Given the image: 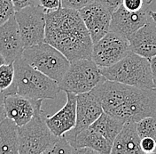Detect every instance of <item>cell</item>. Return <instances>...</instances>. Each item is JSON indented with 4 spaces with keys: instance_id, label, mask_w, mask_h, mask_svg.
<instances>
[{
    "instance_id": "6da1fadb",
    "label": "cell",
    "mask_w": 156,
    "mask_h": 154,
    "mask_svg": "<svg viewBox=\"0 0 156 154\" xmlns=\"http://www.w3.org/2000/svg\"><path fill=\"white\" fill-rule=\"evenodd\" d=\"M101 102L104 111L124 122H138L156 117V89L136 87L106 79L91 91Z\"/></svg>"
},
{
    "instance_id": "7a4b0ae2",
    "label": "cell",
    "mask_w": 156,
    "mask_h": 154,
    "mask_svg": "<svg viewBox=\"0 0 156 154\" xmlns=\"http://www.w3.org/2000/svg\"><path fill=\"white\" fill-rule=\"evenodd\" d=\"M44 42L60 51L69 62L91 59L93 42L78 10L61 7L45 13Z\"/></svg>"
},
{
    "instance_id": "3957f363",
    "label": "cell",
    "mask_w": 156,
    "mask_h": 154,
    "mask_svg": "<svg viewBox=\"0 0 156 154\" xmlns=\"http://www.w3.org/2000/svg\"><path fill=\"white\" fill-rule=\"evenodd\" d=\"M15 76L12 86L3 93L20 95L33 100H53L61 91L57 81L30 66L22 57L13 62Z\"/></svg>"
},
{
    "instance_id": "277c9868",
    "label": "cell",
    "mask_w": 156,
    "mask_h": 154,
    "mask_svg": "<svg viewBox=\"0 0 156 154\" xmlns=\"http://www.w3.org/2000/svg\"><path fill=\"white\" fill-rule=\"evenodd\" d=\"M107 80L136 87L154 88L150 61L130 52L127 56L109 67H99Z\"/></svg>"
},
{
    "instance_id": "5b68a950",
    "label": "cell",
    "mask_w": 156,
    "mask_h": 154,
    "mask_svg": "<svg viewBox=\"0 0 156 154\" xmlns=\"http://www.w3.org/2000/svg\"><path fill=\"white\" fill-rule=\"evenodd\" d=\"M22 58L30 66L59 83L70 62L60 51L46 42L24 49Z\"/></svg>"
},
{
    "instance_id": "8992f818",
    "label": "cell",
    "mask_w": 156,
    "mask_h": 154,
    "mask_svg": "<svg viewBox=\"0 0 156 154\" xmlns=\"http://www.w3.org/2000/svg\"><path fill=\"white\" fill-rule=\"evenodd\" d=\"M99 67L92 59H79L70 62L65 76L58 83L61 91L75 94L90 92L98 84L105 81Z\"/></svg>"
},
{
    "instance_id": "52a82bcc",
    "label": "cell",
    "mask_w": 156,
    "mask_h": 154,
    "mask_svg": "<svg viewBox=\"0 0 156 154\" xmlns=\"http://www.w3.org/2000/svg\"><path fill=\"white\" fill-rule=\"evenodd\" d=\"M43 109L38 110L32 119L18 128L19 154L44 153L56 135L50 130Z\"/></svg>"
},
{
    "instance_id": "ba28073f",
    "label": "cell",
    "mask_w": 156,
    "mask_h": 154,
    "mask_svg": "<svg viewBox=\"0 0 156 154\" xmlns=\"http://www.w3.org/2000/svg\"><path fill=\"white\" fill-rule=\"evenodd\" d=\"M14 16L25 48L44 42L46 19L45 11L41 6H31L16 11Z\"/></svg>"
},
{
    "instance_id": "9c48e42d",
    "label": "cell",
    "mask_w": 156,
    "mask_h": 154,
    "mask_svg": "<svg viewBox=\"0 0 156 154\" xmlns=\"http://www.w3.org/2000/svg\"><path fill=\"white\" fill-rule=\"evenodd\" d=\"M130 52L129 39L110 30L93 44L91 59L98 67H109L123 59Z\"/></svg>"
},
{
    "instance_id": "30bf717a",
    "label": "cell",
    "mask_w": 156,
    "mask_h": 154,
    "mask_svg": "<svg viewBox=\"0 0 156 154\" xmlns=\"http://www.w3.org/2000/svg\"><path fill=\"white\" fill-rule=\"evenodd\" d=\"M78 11L93 44L102 39L111 30L113 13L100 3L92 0Z\"/></svg>"
},
{
    "instance_id": "8fae6325",
    "label": "cell",
    "mask_w": 156,
    "mask_h": 154,
    "mask_svg": "<svg viewBox=\"0 0 156 154\" xmlns=\"http://www.w3.org/2000/svg\"><path fill=\"white\" fill-rule=\"evenodd\" d=\"M150 18L146 6L136 12L127 10L122 4L112 13L111 30L129 39Z\"/></svg>"
},
{
    "instance_id": "7c38bea8",
    "label": "cell",
    "mask_w": 156,
    "mask_h": 154,
    "mask_svg": "<svg viewBox=\"0 0 156 154\" xmlns=\"http://www.w3.org/2000/svg\"><path fill=\"white\" fill-rule=\"evenodd\" d=\"M104 112L101 102L91 92L77 95L76 123L73 129L65 134L66 137L74 136L93 124Z\"/></svg>"
},
{
    "instance_id": "4fadbf2b",
    "label": "cell",
    "mask_w": 156,
    "mask_h": 154,
    "mask_svg": "<svg viewBox=\"0 0 156 154\" xmlns=\"http://www.w3.org/2000/svg\"><path fill=\"white\" fill-rule=\"evenodd\" d=\"M24 49L19 25L13 15L0 25V54L5 59L6 63H10L22 57Z\"/></svg>"
},
{
    "instance_id": "5bb4252c",
    "label": "cell",
    "mask_w": 156,
    "mask_h": 154,
    "mask_svg": "<svg viewBox=\"0 0 156 154\" xmlns=\"http://www.w3.org/2000/svg\"><path fill=\"white\" fill-rule=\"evenodd\" d=\"M44 100H33L20 95L5 96L4 107L6 117L15 122L18 126L27 124L36 112L42 109Z\"/></svg>"
},
{
    "instance_id": "9a60e30c",
    "label": "cell",
    "mask_w": 156,
    "mask_h": 154,
    "mask_svg": "<svg viewBox=\"0 0 156 154\" xmlns=\"http://www.w3.org/2000/svg\"><path fill=\"white\" fill-rule=\"evenodd\" d=\"M67 102L58 111L51 116H46V124L56 136H61L73 129L76 123L77 95L66 92Z\"/></svg>"
},
{
    "instance_id": "2e32d148",
    "label": "cell",
    "mask_w": 156,
    "mask_h": 154,
    "mask_svg": "<svg viewBox=\"0 0 156 154\" xmlns=\"http://www.w3.org/2000/svg\"><path fill=\"white\" fill-rule=\"evenodd\" d=\"M131 52L150 60L156 56L155 21L149 18L146 24L129 39Z\"/></svg>"
},
{
    "instance_id": "e0dca14e",
    "label": "cell",
    "mask_w": 156,
    "mask_h": 154,
    "mask_svg": "<svg viewBox=\"0 0 156 154\" xmlns=\"http://www.w3.org/2000/svg\"><path fill=\"white\" fill-rule=\"evenodd\" d=\"M140 140L141 137L139 136V134L137 132L136 122H125L123 127L114 141L111 153H143L140 147Z\"/></svg>"
},
{
    "instance_id": "ac0fdd59",
    "label": "cell",
    "mask_w": 156,
    "mask_h": 154,
    "mask_svg": "<svg viewBox=\"0 0 156 154\" xmlns=\"http://www.w3.org/2000/svg\"><path fill=\"white\" fill-rule=\"evenodd\" d=\"M66 138L76 150L79 148L87 147L94 150L97 153L109 154L111 153L113 147V145L103 135L90 127L82 130L74 136Z\"/></svg>"
},
{
    "instance_id": "d6986e66",
    "label": "cell",
    "mask_w": 156,
    "mask_h": 154,
    "mask_svg": "<svg viewBox=\"0 0 156 154\" xmlns=\"http://www.w3.org/2000/svg\"><path fill=\"white\" fill-rule=\"evenodd\" d=\"M18 128L13 120L5 118L0 122V154H18Z\"/></svg>"
},
{
    "instance_id": "ffe728a7",
    "label": "cell",
    "mask_w": 156,
    "mask_h": 154,
    "mask_svg": "<svg viewBox=\"0 0 156 154\" xmlns=\"http://www.w3.org/2000/svg\"><path fill=\"white\" fill-rule=\"evenodd\" d=\"M125 122L107 112H103L97 120L89 127L101 134L113 145L117 135L120 133Z\"/></svg>"
},
{
    "instance_id": "44dd1931",
    "label": "cell",
    "mask_w": 156,
    "mask_h": 154,
    "mask_svg": "<svg viewBox=\"0 0 156 154\" xmlns=\"http://www.w3.org/2000/svg\"><path fill=\"white\" fill-rule=\"evenodd\" d=\"M44 153H77V150L71 145L65 135H63L61 136H56Z\"/></svg>"
},
{
    "instance_id": "7402d4cb",
    "label": "cell",
    "mask_w": 156,
    "mask_h": 154,
    "mask_svg": "<svg viewBox=\"0 0 156 154\" xmlns=\"http://www.w3.org/2000/svg\"><path fill=\"white\" fill-rule=\"evenodd\" d=\"M136 128L139 136L152 137L156 140V117L151 116L136 122Z\"/></svg>"
},
{
    "instance_id": "603a6c76",
    "label": "cell",
    "mask_w": 156,
    "mask_h": 154,
    "mask_svg": "<svg viewBox=\"0 0 156 154\" xmlns=\"http://www.w3.org/2000/svg\"><path fill=\"white\" fill-rule=\"evenodd\" d=\"M15 70L13 62L5 63L0 66V90L4 92L9 88L14 81Z\"/></svg>"
},
{
    "instance_id": "cb8c5ba5",
    "label": "cell",
    "mask_w": 156,
    "mask_h": 154,
    "mask_svg": "<svg viewBox=\"0 0 156 154\" xmlns=\"http://www.w3.org/2000/svg\"><path fill=\"white\" fill-rule=\"evenodd\" d=\"M15 13L11 0H0V25L7 21Z\"/></svg>"
},
{
    "instance_id": "d4e9b609",
    "label": "cell",
    "mask_w": 156,
    "mask_h": 154,
    "mask_svg": "<svg viewBox=\"0 0 156 154\" xmlns=\"http://www.w3.org/2000/svg\"><path fill=\"white\" fill-rule=\"evenodd\" d=\"M140 147L143 153H156V140L152 137H142L140 140Z\"/></svg>"
},
{
    "instance_id": "484cf974",
    "label": "cell",
    "mask_w": 156,
    "mask_h": 154,
    "mask_svg": "<svg viewBox=\"0 0 156 154\" xmlns=\"http://www.w3.org/2000/svg\"><path fill=\"white\" fill-rule=\"evenodd\" d=\"M92 0H61L62 7L80 10Z\"/></svg>"
},
{
    "instance_id": "4316f807",
    "label": "cell",
    "mask_w": 156,
    "mask_h": 154,
    "mask_svg": "<svg viewBox=\"0 0 156 154\" xmlns=\"http://www.w3.org/2000/svg\"><path fill=\"white\" fill-rule=\"evenodd\" d=\"M39 6H41L45 13L55 11L62 7L61 0H39Z\"/></svg>"
},
{
    "instance_id": "83f0119b",
    "label": "cell",
    "mask_w": 156,
    "mask_h": 154,
    "mask_svg": "<svg viewBox=\"0 0 156 154\" xmlns=\"http://www.w3.org/2000/svg\"><path fill=\"white\" fill-rule=\"evenodd\" d=\"M122 6L129 11L136 12L145 7V0H123Z\"/></svg>"
},
{
    "instance_id": "f1b7e54d",
    "label": "cell",
    "mask_w": 156,
    "mask_h": 154,
    "mask_svg": "<svg viewBox=\"0 0 156 154\" xmlns=\"http://www.w3.org/2000/svg\"><path fill=\"white\" fill-rule=\"evenodd\" d=\"M15 12L31 6H39V0H11Z\"/></svg>"
},
{
    "instance_id": "f546056e",
    "label": "cell",
    "mask_w": 156,
    "mask_h": 154,
    "mask_svg": "<svg viewBox=\"0 0 156 154\" xmlns=\"http://www.w3.org/2000/svg\"><path fill=\"white\" fill-rule=\"evenodd\" d=\"M93 1L100 3L101 5L105 6L107 8H108L113 13L122 4L123 0H93Z\"/></svg>"
},
{
    "instance_id": "4dcf8cb0",
    "label": "cell",
    "mask_w": 156,
    "mask_h": 154,
    "mask_svg": "<svg viewBox=\"0 0 156 154\" xmlns=\"http://www.w3.org/2000/svg\"><path fill=\"white\" fill-rule=\"evenodd\" d=\"M149 61H150V64H151V70H152V75H153L154 86L156 89V56L151 58Z\"/></svg>"
},
{
    "instance_id": "1f68e13d",
    "label": "cell",
    "mask_w": 156,
    "mask_h": 154,
    "mask_svg": "<svg viewBox=\"0 0 156 154\" xmlns=\"http://www.w3.org/2000/svg\"><path fill=\"white\" fill-rule=\"evenodd\" d=\"M5 118H6V112H5V107L4 105L0 106V122L3 121Z\"/></svg>"
},
{
    "instance_id": "d6a6232c",
    "label": "cell",
    "mask_w": 156,
    "mask_h": 154,
    "mask_svg": "<svg viewBox=\"0 0 156 154\" xmlns=\"http://www.w3.org/2000/svg\"><path fill=\"white\" fill-rule=\"evenodd\" d=\"M4 101H5V94L0 90V106L4 105Z\"/></svg>"
},
{
    "instance_id": "836d02e7",
    "label": "cell",
    "mask_w": 156,
    "mask_h": 154,
    "mask_svg": "<svg viewBox=\"0 0 156 154\" xmlns=\"http://www.w3.org/2000/svg\"><path fill=\"white\" fill-rule=\"evenodd\" d=\"M149 14H150V17L155 21V26H156V12H154V11H149Z\"/></svg>"
},
{
    "instance_id": "e575fe53",
    "label": "cell",
    "mask_w": 156,
    "mask_h": 154,
    "mask_svg": "<svg viewBox=\"0 0 156 154\" xmlns=\"http://www.w3.org/2000/svg\"><path fill=\"white\" fill-rule=\"evenodd\" d=\"M5 63H6L5 59L4 56L0 54V66H2V65H3V64H5Z\"/></svg>"
},
{
    "instance_id": "d590c367",
    "label": "cell",
    "mask_w": 156,
    "mask_h": 154,
    "mask_svg": "<svg viewBox=\"0 0 156 154\" xmlns=\"http://www.w3.org/2000/svg\"><path fill=\"white\" fill-rule=\"evenodd\" d=\"M152 1H153V0H145V4H146V5H150V4L152 3Z\"/></svg>"
}]
</instances>
